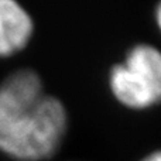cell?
<instances>
[{
  "label": "cell",
  "instance_id": "277c9868",
  "mask_svg": "<svg viewBox=\"0 0 161 161\" xmlns=\"http://www.w3.org/2000/svg\"><path fill=\"white\" fill-rule=\"evenodd\" d=\"M139 161H161V148L158 150H153L151 153L146 154L144 157H142Z\"/></svg>",
  "mask_w": 161,
  "mask_h": 161
},
{
  "label": "cell",
  "instance_id": "7a4b0ae2",
  "mask_svg": "<svg viewBox=\"0 0 161 161\" xmlns=\"http://www.w3.org/2000/svg\"><path fill=\"white\" fill-rule=\"evenodd\" d=\"M109 91L129 110H147L161 103V50L148 42L134 44L109 71Z\"/></svg>",
  "mask_w": 161,
  "mask_h": 161
},
{
  "label": "cell",
  "instance_id": "6da1fadb",
  "mask_svg": "<svg viewBox=\"0 0 161 161\" xmlns=\"http://www.w3.org/2000/svg\"><path fill=\"white\" fill-rule=\"evenodd\" d=\"M68 110L45 92L37 71L20 68L0 82V153L14 161H47L68 131Z\"/></svg>",
  "mask_w": 161,
  "mask_h": 161
},
{
  "label": "cell",
  "instance_id": "5b68a950",
  "mask_svg": "<svg viewBox=\"0 0 161 161\" xmlns=\"http://www.w3.org/2000/svg\"><path fill=\"white\" fill-rule=\"evenodd\" d=\"M154 21H156L157 28L161 33V2L156 6V10H154Z\"/></svg>",
  "mask_w": 161,
  "mask_h": 161
},
{
  "label": "cell",
  "instance_id": "3957f363",
  "mask_svg": "<svg viewBox=\"0 0 161 161\" xmlns=\"http://www.w3.org/2000/svg\"><path fill=\"white\" fill-rule=\"evenodd\" d=\"M36 31L31 13L16 0H0V58H10L28 47Z\"/></svg>",
  "mask_w": 161,
  "mask_h": 161
}]
</instances>
